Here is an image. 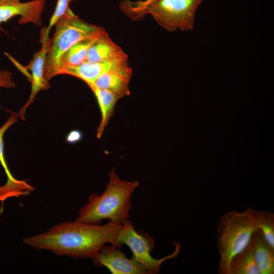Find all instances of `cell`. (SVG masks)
<instances>
[{"instance_id": "cell-1", "label": "cell", "mask_w": 274, "mask_h": 274, "mask_svg": "<svg viewBox=\"0 0 274 274\" xmlns=\"http://www.w3.org/2000/svg\"><path fill=\"white\" fill-rule=\"evenodd\" d=\"M122 225L111 221L104 225L75 221L61 223L38 235L23 239L24 244L58 255L92 258L107 244L120 249L117 236Z\"/></svg>"}, {"instance_id": "cell-2", "label": "cell", "mask_w": 274, "mask_h": 274, "mask_svg": "<svg viewBox=\"0 0 274 274\" xmlns=\"http://www.w3.org/2000/svg\"><path fill=\"white\" fill-rule=\"evenodd\" d=\"M109 181L101 194H92L88 202L79 211L75 221L100 224L103 220L123 225L129 218L131 209V196L139 186L138 181L121 180L115 168L109 173Z\"/></svg>"}, {"instance_id": "cell-3", "label": "cell", "mask_w": 274, "mask_h": 274, "mask_svg": "<svg viewBox=\"0 0 274 274\" xmlns=\"http://www.w3.org/2000/svg\"><path fill=\"white\" fill-rule=\"evenodd\" d=\"M258 212L250 208L241 212L232 210L219 219L217 227L218 273L229 274L233 257L250 243L258 229Z\"/></svg>"}, {"instance_id": "cell-4", "label": "cell", "mask_w": 274, "mask_h": 274, "mask_svg": "<svg viewBox=\"0 0 274 274\" xmlns=\"http://www.w3.org/2000/svg\"><path fill=\"white\" fill-rule=\"evenodd\" d=\"M202 0H155L141 7H132L124 1L119 7L133 20L143 19L150 14L161 27L170 31L191 30L193 29L196 11Z\"/></svg>"}, {"instance_id": "cell-5", "label": "cell", "mask_w": 274, "mask_h": 274, "mask_svg": "<svg viewBox=\"0 0 274 274\" xmlns=\"http://www.w3.org/2000/svg\"><path fill=\"white\" fill-rule=\"evenodd\" d=\"M55 31L46 55L45 76H54L63 54L74 45L104 28L81 19L69 8L57 21Z\"/></svg>"}, {"instance_id": "cell-6", "label": "cell", "mask_w": 274, "mask_h": 274, "mask_svg": "<svg viewBox=\"0 0 274 274\" xmlns=\"http://www.w3.org/2000/svg\"><path fill=\"white\" fill-rule=\"evenodd\" d=\"M117 242L120 247L122 244L128 246L132 253V258L143 266L150 274L158 273L162 263L177 257L180 249V244L175 243L176 248L173 253L160 259L154 258L151 255L154 248V239L148 233L136 230L129 220L122 225L117 234Z\"/></svg>"}, {"instance_id": "cell-7", "label": "cell", "mask_w": 274, "mask_h": 274, "mask_svg": "<svg viewBox=\"0 0 274 274\" xmlns=\"http://www.w3.org/2000/svg\"><path fill=\"white\" fill-rule=\"evenodd\" d=\"M51 39L49 35L41 31L42 46L36 53L26 68L31 72L29 81L31 83V91L27 101L21 108L18 117L24 119L28 108L33 103L37 94L41 91L48 89L50 85L45 76V64L47 54L49 50Z\"/></svg>"}, {"instance_id": "cell-8", "label": "cell", "mask_w": 274, "mask_h": 274, "mask_svg": "<svg viewBox=\"0 0 274 274\" xmlns=\"http://www.w3.org/2000/svg\"><path fill=\"white\" fill-rule=\"evenodd\" d=\"M92 259L97 266L107 268L113 274H150L133 258L128 259L120 249L111 244L104 245Z\"/></svg>"}, {"instance_id": "cell-9", "label": "cell", "mask_w": 274, "mask_h": 274, "mask_svg": "<svg viewBox=\"0 0 274 274\" xmlns=\"http://www.w3.org/2000/svg\"><path fill=\"white\" fill-rule=\"evenodd\" d=\"M18 115L12 114L0 127V163L7 176V181L0 186V202L11 197L29 195L35 188L25 181L16 179L9 169L4 155V135L6 131L18 121Z\"/></svg>"}, {"instance_id": "cell-10", "label": "cell", "mask_w": 274, "mask_h": 274, "mask_svg": "<svg viewBox=\"0 0 274 274\" xmlns=\"http://www.w3.org/2000/svg\"><path fill=\"white\" fill-rule=\"evenodd\" d=\"M46 0H32L21 3H0V24L16 16H20L18 23H31L37 26L42 24V14L45 8ZM1 28V27H0Z\"/></svg>"}, {"instance_id": "cell-11", "label": "cell", "mask_w": 274, "mask_h": 274, "mask_svg": "<svg viewBox=\"0 0 274 274\" xmlns=\"http://www.w3.org/2000/svg\"><path fill=\"white\" fill-rule=\"evenodd\" d=\"M127 63L128 59L96 62L84 61L76 66L58 69L55 72V76L62 74L68 75L79 78L87 84H91L106 72Z\"/></svg>"}, {"instance_id": "cell-12", "label": "cell", "mask_w": 274, "mask_h": 274, "mask_svg": "<svg viewBox=\"0 0 274 274\" xmlns=\"http://www.w3.org/2000/svg\"><path fill=\"white\" fill-rule=\"evenodd\" d=\"M132 69L129 63L112 69L99 76L93 83L87 84L108 90L120 98L129 95Z\"/></svg>"}, {"instance_id": "cell-13", "label": "cell", "mask_w": 274, "mask_h": 274, "mask_svg": "<svg viewBox=\"0 0 274 274\" xmlns=\"http://www.w3.org/2000/svg\"><path fill=\"white\" fill-rule=\"evenodd\" d=\"M128 59L122 48L115 44L106 31L88 49L85 61L91 62Z\"/></svg>"}, {"instance_id": "cell-14", "label": "cell", "mask_w": 274, "mask_h": 274, "mask_svg": "<svg viewBox=\"0 0 274 274\" xmlns=\"http://www.w3.org/2000/svg\"><path fill=\"white\" fill-rule=\"evenodd\" d=\"M88 86L95 96L100 112V121L96 133L97 138L100 139L110 118L115 113L116 104L121 98L108 90L97 88L92 85Z\"/></svg>"}, {"instance_id": "cell-15", "label": "cell", "mask_w": 274, "mask_h": 274, "mask_svg": "<svg viewBox=\"0 0 274 274\" xmlns=\"http://www.w3.org/2000/svg\"><path fill=\"white\" fill-rule=\"evenodd\" d=\"M105 32L103 28L74 45L61 56L57 70L63 67L76 66L85 61L91 45Z\"/></svg>"}, {"instance_id": "cell-16", "label": "cell", "mask_w": 274, "mask_h": 274, "mask_svg": "<svg viewBox=\"0 0 274 274\" xmlns=\"http://www.w3.org/2000/svg\"><path fill=\"white\" fill-rule=\"evenodd\" d=\"M251 244L260 274H273L274 249L267 244L258 230L254 232Z\"/></svg>"}, {"instance_id": "cell-17", "label": "cell", "mask_w": 274, "mask_h": 274, "mask_svg": "<svg viewBox=\"0 0 274 274\" xmlns=\"http://www.w3.org/2000/svg\"><path fill=\"white\" fill-rule=\"evenodd\" d=\"M229 274H260L255 260L251 241L243 251L232 259Z\"/></svg>"}, {"instance_id": "cell-18", "label": "cell", "mask_w": 274, "mask_h": 274, "mask_svg": "<svg viewBox=\"0 0 274 274\" xmlns=\"http://www.w3.org/2000/svg\"><path fill=\"white\" fill-rule=\"evenodd\" d=\"M258 229L267 244L274 249V214L258 211Z\"/></svg>"}, {"instance_id": "cell-19", "label": "cell", "mask_w": 274, "mask_h": 274, "mask_svg": "<svg viewBox=\"0 0 274 274\" xmlns=\"http://www.w3.org/2000/svg\"><path fill=\"white\" fill-rule=\"evenodd\" d=\"M73 1L75 0H57L55 10L50 19L48 26L42 29L45 33L49 35L52 27L59 18L67 11L69 8L70 3Z\"/></svg>"}, {"instance_id": "cell-20", "label": "cell", "mask_w": 274, "mask_h": 274, "mask_svg": "<svg viewBox=\"0 0 274 274\" xmlns=\"http://www.w3.org/2000/svg\"><path fill=\"white\" fill-rule=\"evenodd\" d=\"M15 88L16 84L13 80L12 73L10 71L0 68V88Z\"/></svg>"}, {"instance_id": "cell-21", "label": "cell", "mask_w": 274, "mask_h": 274, "mask_svg": "<svg viewBox=\"0 0 274 274\" xmlns=\"http://www.w3.org/2000/svg\"><path fill=\"white\" fill-rule=\"evenodd\" d=\"M83 138L82 132L78 129L71 130L66 135V142L74 144L80 142Z\"/></svg>"}, {"instance_id": "cell-22", "label": "cell", "mask_w": 274, "mask_h": 274, "mask_svg": "<svg viewBox=\"0 0 274 274\" xmlns=\"http://www.w3.org/2000/svg\"><path fill=\"white\" fill-rule=\"evenodd\" d=\"M155 0H139L137 1H132L130 0H124V2L129 6L132 7H141L150 3Z\"/></svg>"}, {"instance_id": "cell-23", "label": "cell", "mask_w": 274, "mask_h": 274, "mask_svg": "<svg viewBox=\"0 0 274 274\" xmlns=\"http://www.w3.org/2000/svg\"><path fill=\"white\" fill-rule=\"evenodd\" d=\"M19 2H20V0H0V3H14Z\"/></svg>"}]
</instances>
